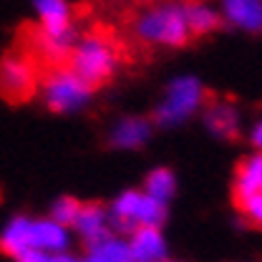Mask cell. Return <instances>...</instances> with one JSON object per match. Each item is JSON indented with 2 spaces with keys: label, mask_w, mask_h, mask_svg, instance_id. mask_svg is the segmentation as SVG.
I'll use <instances>...</instances> for the list:
<instances>
[{
  "label": "cell",
  "mask_w": 262,
  "mask_h": 262,
  "mask_svg": "<svg viewBox=\"0 0 262 262\" xmlns=\"http://www.w3.org/2000/svg\"><path fill=\"white\" fill-rule=\"evenodd\" d=\"M146 56L136 43H131L121 31L108 23H91L83 38L73 46L68 58V68L91 89H103L119 71V66L134 63L136 58Z\"/></svg>",
  "instance_id": "1"
},
{
  "label": "cell",
  "mask_w": 262,
  "mask_h": 262,
  "mask_svg": "<svg viewBox=\"0 0 262 262\" xmlns=\"http://www.w3.org/2000/svg\"><path fill=\"white\" fill-rule=\"evenodd\" d=\"M124 35L144 53L151 46L182 48L192 40L182 0H134L124 13Z\"/></svg>",
  "instance_id": "2"
},
{
  "label": "cell",
  "mask_w": 262,
  "mask_h": 262,
  "mask_svg": "<svg viewBox=\"0 0 262 262\" xmlns=\"http://www.w3.org/2000/svg\"><path fill=\"white\" fill-rule=\"evenodd\" d=\"M40 91V68L20 48L0 58V96L8 103H28Z\"/></svg>",
  "instance_id": "3"
},
{
  "label": "cell",
  "mask_w": 262,
  "mask_h": 262,
  "mask_svg": "<svg viewBox=\"0 0 262 262\" xmlns=\"http://www.w3.org/2000/svg\"><path fill=\"white\" fill-rule=\"evenodd\" d=\"M40 91L46 98V106L56 114H66V111H76L86 103V98L91 94V89L68 68H48L40 73Z\"/></svg>",
  "instance_id": "4"
},
{
  "label": "cell",
  "mask_w": 262,
  "mask_h": 262,
  "mask_svg": "<svg viewBox=\"0 0 262 262\" xmlns=\"http://www.w3.org/2000/svg\"><path fill=\"white\" fill-rule=\"evenodd\" d=\"M207 91L196 83L194 78H177L169 86V94L164 98V103L157 111V121L159 124H179L187 116H192L199 103H204Z\"/></svg>",
  "instance_id": "5"
},
{
  "label": "cell",
  "mask_w": 262,
  "mask_h": 262,
  "mask_svg": "<svg viewBox=\"0 0 262 262\" xmlns=\"http://www.w3.org/2000/svg\"><path fill=\"white\" fill-rule=\"evenodd\" d=\"M204 119H207V126L214 131L217 136H222V139H237L239 134V126H237V111H234V106L229 103L227 98H220L217 94H212V91H207V96H204Z\"/></svg>",
  "instance_id": "6"
},
{
  "label": "cell",
  "mask_w": 262,
  "mask_h": 262,
  "mask_svg": "<svg viewBox=\"0 0 262 262\" xmlns=\"http://www.w3.org/2000/svg\"><path fill=\"white\" fill-rule=\"evenodd\" d=\"M40 13V28L53 38H76L71 28V8L66 0H35Z\"/></svg>",
  "instance_id": "7"
},
{
  "label": "cell",
  "mask_w": 262,
  "mask_h": 262,
  "mask_svg": "<svg viewBox=\"0 0 262 262\" xmlns=\"http://www.w3.org/2000/svg\"><path fill=\"white\" fill-rule=\"evenodd\" d=\"M76 227L86 237L89 250H94L96 245L106 242L108 239V232H106V207L101 202L81 204V212L76 217Z\"/></svg>",
  "instance_id": "8"
},
{
  "label": "cell",
  "mask_w": 262,
  "mask_h": 262,
  "mask_svg": "<svg viewBox=\"0 0 262 262\" xmlns=\"http://www.w3.org/2000/svg\"><path fill=\"white\" fill-rule=\"evenodd\" d=\"M255 192H262V154L252 159H242L237 164L234 184H232V204L245 202Z\"/></svg>",
  "instance_id": "9"
},
{
  "label": "cell",
  "mask_w": 262,
  "mask_h": 262,
  "mask_svg": "<svg viewBox=\"0 0 262 262\" xmlns=\"http://www.w3.org/2000/svg\"><path fill=\"white\" fill-rule=\"evenodd\" d=\"M182 5H184V20L192 38H202L222 26V18L214 10H209L202 0H182Z\"/></svg>",
  "instance_id": "10"
},
{
  "label": "cell",
  "mask_w": 262,
  "mask_h": 262,
  "mask_svg": "<svg viewBox=\"0 0 262 262\" xmlns=\"http://www.w3.org/2000/svg\"><path fill=\"white\" fill-rule=\"evenodd\" d=\"M31 229H33V222H28L26 217H15V220L5 227L3 237H0V252L18 260L26 250H33Z\"/></svg>",
  "instance_id": "11"
},
{
  "label": "cell",
  "mask_w": 262,
  "mask_h": 262,
  "mask_svg": "<svg viewBox=\"0 0 262 262\" xmlns=\"http://www.w3.org/2000/svg\"><path fill=\"white\" fill-rule=\"evenodd\" d=\"M131 255L136 262H159L164 257V239L157 227H139L131 239Z\"/></svg>",
  "instance_id": "12"
},
{
  "label": "cell",
  "mask_w": 262,
  "mask_h": 262,
  "mask_svg": "<svg viewBox=\"0 0 262 262\" xmlns=\"http://www.w3.org/2000/svg\"><path fill=\"white\" fill-rule=\"evenodd\" d=\"M225 10L232 23L247 31L262 28V0H225Z\"/></svg>",
  "instance_id": "13"
},
{
  "label": "cell",
  "mask_w": 262,
  "mask_h": 262,
  "mask_svg": "<svg viewBox=\"0 0 262 262\" xmlns=\"http://www.w3.org/2000/svg\"><path fill=\"white\" fill-rule=\"evenodd\" d=\"M33 250H48V252H61L66 247V232L58 222H33L31 229Z\"/></svg>",
  "instance_id": "14"
},
{
  "label": "cell",
  "mask_w": 262,
  "mask_h": 262,
  "mask_svg": "<svg viewBox=\"0 0 262 262\" xmlns=\"http://www.w3.org/2000/svg\"><path fill=\"white\" fill-rule=\"evenodd\" d=\"M149 136V124L144 119H126L114 129V144L116 146H139Z\"/></svg>",
  "instance_id": "15"
},
{
  "label": "cell",
  "mask_w": 262,
  "mask_h": 262,
  "mask_svg": "<svg viewBox=\"0 0 262 262\" xmlns=\"http://www.w3.org/2000/svg\"><path fill=\"white\" fill-rule=\"evenodd\" d=\"M139 202H141V194L139 192H126V194H121L116 199V204H114V220H116V225L121 229H134L136 225V212H139Z\"/></svg>",
  "instance_id": "16"
},
{
  "label": "cell",
  "mask_w": 262,
  "mask_h": 262,
  "mask_svg": "<svg viewBox=\"0 0 262 262\" xmlns=\"http://www.w3.org/2000/svg\"><path fill=\"white\" fill-rule=\"evenodd\" d=\"M166 217L164 212V202L154 199L149 194H141V202H139V212H136V225L141 227H159Z\"/></svg>",
  "instance_id": "17"
},
{
  "label": "cell",
  "mask_w": 262,
  "mask_h": 262,
  "mask_svg": "<svg viewBox=\"0 0 262 262\" xmlns=\"http://www.w3.org/2000/svg\"><path fill=\"white\" fill-rule=\"evenodd\" d=\"M146 192H149V196H154L159 202H166L169 196L174 194V177H171V171L169 169L151 171L149 179H146Z\"/></svg>",
  "instance_id": "18"
},
{
  "label": "cell",
  "mask_w": 262,
  "mask_h": 262,
  "mask_svg": "<svg viewBox=\"0 0 262 262\" xmlns=\"http://www.w3.org/2000/svg\"><path fill=\"white\" fill-rule=\"evenodd\" d=\"M91 255L98 257L101 262H136L134 255H131V247L116 242V239H106V242L96 245V247L91 250Z\"/></svg>",
  "instance_id": "19"
},
{
  "label": "cell",
  "mask_w": 262,
  "mask_h": 262,
  "mask_svg": "<svg viewBox=\"0 0 262 262\" xmlns=\"http://www.w3.org/2000/svg\"><path fill=\"white\" fill-rule=\"evenodd\" d=\"M81 212V202H76L73 196H61L53 204V222H58L61 227L76 225V217Z\"/></svg>",
  "instance_id": "20"
},
{
  "label": "cell",
  "mask_w": 262,
  "mask_h": 262,
  "mask_svg": "<svg viewBox=\"0 0 262 262\" xmlns=\"http://www.w3.org/2000/svg\"><path fill=\"white\" fill-rule=\"evenodd\" d=\"M237 212L245 217L247 225L262 229V192H255L252 196H247L242 204H237Z\"/></svg>",
  "instance_id": "21"
},
{
  "label": "cell",
  "mask_w": 262,
  "mask_h": 262,
  "mask_svg": "<svg viewBox=\"0 0 262 262\" xmlns=\"http://www.w3.org/2000/svg\"><path fill=\"white\" fill-rule=\"evenodd\" d=\"M18 262H51L40 250H26L20 257H18Z\"/></svg>",
  "instance_id": "22"
},
{
  "label": "cell",
  "mask_w": 262,
  "mask_h": 262,
  "mask_svg": "<svg viewBox=\"0 0 262 262\" xmlns=\"http://www.w3.org/2000/svg\"><path fill=\"white\" fill-rule=\"evenodd\" d=\"M252 141H255V146H257V149L262 151V124L257 126V129H255V136H252Z\"/></svg>",
  "instance_id": "23"
},
{
  "label": "cell",
  "mask_w": 262,
  "mask_h": 262,
  "mask_svg": "<svg viewBox=\"0 0 262 262\" xmlns=\"http://www.w3.org/2000/svg\"><path fill=\"white\" fill-rule=\"evenodd\" d=\"M51 262H76V260H71L68 255H56V257H51Z\"/></svg>",
  "instance_id": "24"
},
{
  "label": "cell",
  "mask_w": 262,
  "mask_h": 262,
  "mask_svg": "<svg viewBox=\"0 0 262 262\" xmlns=\"http://www.w3.org/2000/svg\"><path fill=\"white\" fill-rule=\"evenodd\" d=\"M86 262H101V260H98V257H94V255H91V257H89V260H86Z\"/></svg>",
  "instance_id": "25"
}]
</instances>
